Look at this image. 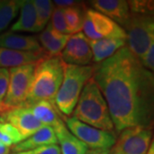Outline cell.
I'll return each instance as SVG.
<instances>
[{"label":"cell","instance_id":"cell-12","mask_svg":"<svg viewBox=\"0 0 154 154\" xmlns=\"http://www.w3.org/2000/svg\"><path fill=\"white\" fill-rule=\"evenodd\" d=\"M90 4L94 11L109 17L122 28L131 16L128 1L125 0H94L90 1Z\"/></svg>","mask_w":154,"mask_h":154},{"label":"cell","instance_id":"cell-14","mask_svg":"<svg viewBox=\"0 0 154 154\" xmlns=\"http://www.w3.org/2000/svg\"><path fill=\"white\" fill-rule=\"evenodd\" d=\"M45 57L46 56L43 50L39 51H19L0 47V69L36 63Z\"/></svg>","mask_w":154,"mask_h":154},{"label":"cell","instance_id":"cell-30","mask_svg":"<svg viewBox=\"0 0 154 154\" xmlns=\"http://www.w3.org/2000/svg\"><path fill=\"white\" fill-rule=\"evenodd\" d=\"M54 7L57 8H60V9H68V8H71L75 6L79 5L82 4V2L80 1H75V0H55L52 2Z\"/></svg>","mask_w":154,"mask_h":154},{"label":"cell","instance_id":"cell-31","mask_svg":"<svg viewBox=\"0 0 154 154\" xmlns=\"http://www.w3.org/2000/svg\"><path fill=\"white\" fill-rule=\"evenodd\" d=\"M112 149H88L85 154H112Z\"/></svg>","mask_w":154,"mask_h":154},{"label":"cell","instance_id":"cell-27","mask_svg":"<svg viewBox=\"0 0 154 154\" xmlns=\"http://www.w3.org/2000/svg\"><path fill=\"white\" fill-rule=\"evenodd\" d=\"M11 154H61L60 148L58 145H49V146H44L38 148L33 149L27 152H17V153Z\"/></svg>","mask_w":154,"mask_h":154},{"label":"cell","instance_id":"cell-9","mask_svg":"<svg viewBox=\"0 0 154 154\" xmlns=\"http://www.w3.org/2000/svg\"><path fill=\"white\" fill-rule=\"evenodd\" d=\"M119 134L114 147L121 154H146L152 140L151 128L133 127L123 129Z\"/></svg>","mask_w":154,"mask_h":154},{"label":"cell","instance_id":"cell-3","mask_svg":"<svg viewBox=\"0 0 154 154\" xmlns=\"http://www.w3.org/2000/svg\"><path fill=\"white\" fill-rule=\"evenodd\" d=\"M72 116L89 126L115 133L107 103L93 77L85 84Z\"/></svg>","mask_w":154,"mask_h":154},{"label":"cell","instance_id":"cell-22","mask_svg":"<svg viewBox=\"0 0 154 154\" xmlns=\"http://www.w3.org/2000/svg\"><path fill=\"white\" fill-rule=\"evenodd\" d=\"M36 11V24L35 33L41 32L51 20L54 5L50 0H33Z\"/></svg>","mask_w":154,"mask_h":154},{"label":"cell","instance_id":"cell-6","mask_svg":"<svg viewBox=\"0 0 154 154\" xmlns=\"http://www.w3.org/2000/svg\"><path fill=\"white\" fill-rule=\"evenodd\" d=\"M35 63L9 69L10 81L5 97L0 104V115L22 107L28 98Z\"/></svg>","mask_w":154,"mask_h":154},{"label":"cell","instance_id":"cell-28","mask_svg":"<svg viewBox=\"0 0 154 154\" xmlns=\"http://www.w3.org/2000/svg\"><path fill=\"white\" fill-rule=\"evenodd\" d=\"M142 66L148 69L150 71L153 72L154 70V43L152 44L149 48L146 50L145 54L140 59Z\"/></svg>","mask_w":154,"mask_h":154},{"label":"cell","instance_id":"cell-2","mask_svg":"<svg viewBox=\"0 0 154 154\" xmlns=\"http://www.w3.org/2000/svg\"><path fill=\"white\" fill-rule=\"evenodd\" d=\"M63 69L64 63L60 57H46L37 62L28 98L22 107L29 108L39 101L54 104L56 95L63 82Z\"/></svg>","mask_w":154,"mask_h":154},{"label":"cell","instance_id":"cell-33","mask_svg":"<svg viewBox=\"0 0 154 154\" xmlns=\"http://www.w3.org/2000/svg\"><path fill=\"white\" fill-rule=\"evenodd\" d=\"M146 154H154V142L153 140L151 141V144H150V146H149L148 150L146 152Z\"/></svg>","mask_w":154,"mask_h":154},{"label":"cell","instance_id":"cell-23","mask_svg":"<svg viewBox=\"0 0 154 154\" xmlns=\"http://www.w3.org/2000/svg\"><path fill=\"white\" fill-rule=\"evenodd\" d=\"M85 9L86 7L82 3L75 7L63 9V15L67 25L73 34L80 33L82 30Z\"/></svg>","mask_w":154,"mask_h":154},{"label":"cell","instance_id":"cell-1","mask_svg":"<svg viewBox=\"0 0 154 154\" xmlns=\"http://www.w3.org/2000/svg\"><path fill=\"white\" fill-rule=\"evenodd\" d=\"M93 79L107 103L115 133L133 127L152 128L153 72L145 69L127 45L94 65Z\"/></svg>","mask_w":154,"mask_h":154},{"label":"cell","instance_id":"cell-7","mask_svg":"<svg viewBox=\"0 0 154 154\" xmlns=\"http://www.w3.org/2000/svg\"><path fill=\"white\" fill-rule=\"evenodd\" d=\"M68 129L88 149H112L116 141V133L101 130L79 121L74 116H63Z\"/></svg>","mask_w":154,"mask_h":154},{"label":"cell","instance_id":"cell-24","mask_svg":"<svg viewBox=\"0 0 154 154\" xmlns=\"http://www.w3.org/2000/svg\"><path fill=\"white\" fill-rule=\"evenodd\" d=\"M21 141L22 136L15 127L8 122H0V144L12 147Z\"/></svg>","mask_w":154,"mask_h":154},{"label":"cell","instance_id":"cell-13","mask_svg":"<svg viewBox=\"0 0 154 154\" xmlns=\"http://www.w3.org/2000/svg\"><path fill=\"white\" fill-rule=\"evenodd\" d=\"M69 37L70 35L63 34L56 31L49 22L36 38L45 56L52 57L60 56Z\"/></svg>","mask_w":154,"mask_h":154},{"label":"cell","instance_id":"cell-19","mask_svg":"<svg viewBox=\"0 0 154 154\" xmlns=\"http://www.w3.org/2000/svg\"><path fill=\"white\" fill-rule=\"evenodd\" d=\"M36 24V11L33 5V0H23L21 9L19 11V17L12 24L11 32H28L35 33Z\"/></svg>","mask_w":154,"mask_h":154},{"label":"cell","instance_id":"cell-20","mask_svg":"<svg viewBox=\"0 0 154 154\" xmlns=\"http://www.w3.org/2000/svg\"><path fill=\"white\" fill-rule=\"evenodd\" d=\"M34 116L45 126L53 128L63 120V116L54 104L39 101L29 107Z\"/></svg>","mask_w":154,"mask_h":154},{"label":"cell","instance_id":"cell-8","mask_svg":"<svg viewBox=\"0 0 154 154\" xmlns=\"http://www.w3.org/2000/svg\"><path fill=\"white\" fill-rule=\"evenodd\" d=\"M82 30L89 40L100 38L127 39L126 32L121 26L94 9H85Z\"/></svg>","mask_w":154,"mask_h":154},{"label":"cell","instance_id":"cell-5","mask_svg":"<svg viewBox=\"0 0 154 154\" xmlns=\"http://www.w3.org/2000/svg\"><path fill=\"white\" fill-rule=\"evenodd\" d=\"M123 29L127 34V47L140 60L154 43L153 16L131 14Z\"/></svg>","mask_w":154,"mask_h":154},{"label":"cell","instance_id":"cell-15","mask_svg":"<svg viewBox=\"0 0 154 154\" xmlns=\"http://www.w3.org/2000/svg\"><path fill=\"white\" fill-rule=\"evenodd\" d=\"M52 128L57 140L61 154H85L88 152V146L68 129L63 120Z\"/></svg>","mask_w":154,"mask_h":154},{"label":"cell","instance_id":"cell-16","mask_svg":"<svg viewBox=\"0 0 154 154\" xmlns=\"http://www.w3.org/2000/svg\"><path fill=\"white\" fill-rule=\"evenodd\" d=\"M57 145V140L54 130L51 127L44 126L30 137L13 146L11 149V153L27 152L44 146Z\"/></svg>","mask_w":154,"mask_h":154},{"label":"cell","instance_id":"cell-18","mask_svg":"<svg viewBox=\"0 0 154 154\" xmlns=\"http://www.w3.org/2000/svg\"><path fill=\"white\" fill-rule=\"evenodd\" d=\"M93 52V62L99 63L114 55L122 47L126 45V39L122 38H100L89 40Z\"/></svg>","mask_w":154,"mask_h":154},{"label":"cell","instance_id":"cell-4","mask_svg":"<svg viewBox=\"0 0 154 154\" xmlns=\"http://www.w3.org/2000/svg\"><path fill=\"white\" fill-rule=\"evenodd\" d=\"M94 65L76 66L64 63L63 77L54 99L57 110L65 116L71 115L85 84L93 77Z\"/></svg>","mask_w":154,"mask_h":154},{"label":"cell","instance_id":"cell-17","mask_svg":"<svg viewBox=\"0 0 154 154\" xmlns=\"http://www.w3.org/2000/svg\"><path fill=\"white\" fill-rule=\"evenodd\" d=\"M0 47L19 51H42L36 37L19 34L11 31L0 34Z\"/></svg>","mask_w":154,"mask_h":154},{"label":"cell","instance_id":"cell-10","mask_svg":"<svg viewBox=\"0 0 154 154\" xmlns=\"http://www.w3.org/2000/svg\"><path fill=\"white\" fill-rule=\"evenodd\" d=\"M59 57L66 64L76 66L91 65L93 63V52L89 39L82 32L72 34Z\"/></svg>","mask_w":154,"mask_h":154},{"label":"cell","instance_id":"cell-11","mask_svg":"<svg viewBox=\"0 0 154 154\" xmlns=\"http://www.w3.org/2000/svg\"><path fill=\"white\" fill-rule=\"evenodd\" d=\"M0 122H8L15 127L20 133L22 140L29 138L45 126L28 107H17L1 114Z\"/></svg>","mask_w":154,"mask_h":154},{"label":"cell","instance_id":"cell-25","mask_svg":"<svg viewBox=\"0 0 154 154\" xmlns=\"http://www.w3.org/2000/svg\"><path fill=\"white\" fill-rule=\"evenodd\" d=\"M51 27L57 31L58 33L66 34V35H72L71 30L69 28L67 25L64 15H63V10L60 8L54 7V10L52 11L51 17Z\"/></svg>","mask_w":154,"mask_h":154},{"label":"cell","instance_id":"cell-21","mask_svg":"<svg viewBox=\"0 0 154 154\" xmlns=\"http://www.w3.org/2000/svg\"><path fill=\"white\" fill-rule=\"evenodd\" d=\"M23 0H0V34L17 17Z\"/></svg>","mask_w":154,"mask_h":154},{"label":"cell","instance_id":"cell-26","mask_svg":"<svg viewBox=\"0 0 154 154\" xmlns=\"http://www.w3.org/2000/svg\"><path fill=\"white\" fill-rule=\"evenodd\" d=\"M131 14L153 16L154 2L152 0H131L128 1Z\"/></svg>","mask_w":154,"mask_h":154},{"label":"cell","instance_id":"cell-34","mask_svg":"<svg viewBox=\"0 0 154 154\" xmlns=\"http://www.w3.org/2000/svg\"><path fill=\"white\" fill-rule=\"evenodd\" d=\"M112 150H113V152H112V154H121V152H120L117 149L115 148V147H113Z\"/></svg>","mask_w":154,"mask_h":154},{"label":"cell","instance_id":"cell-29","mask_svg":"<svg viewBox=\"0 0 154 154\" xmlns=\"http://www.w3.org/2000/svg\"><path fill=\"white\" fill-rule=\"evenodd\" d=\"M10 72L8 69H0V104L5 97L9 86Z\"/></svg>","mask_w":154,"mask_h":154},{"label":"cell","instance_id":"cell-32","mask_svg":"<svg viewBox=\"0 0 154 154\" xmlns=\"http://www.w3.org/2000/svg\"><path fill=\"white\" fill-rule=\"evenodd\" d=\"M11 147H8L0 144V154H11Z\"/></svg>","mask_w":154,"mask_h":154}]
</instances>
